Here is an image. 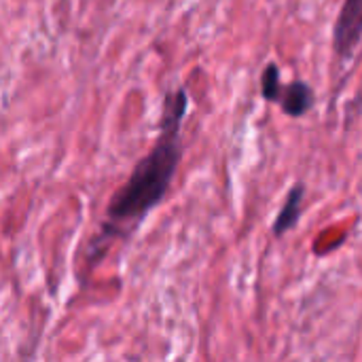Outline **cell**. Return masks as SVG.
<instances>
[{
  "instance_id": "cell-1",
  "label": "cell",
  "mask_w": 362,
  "mask_h": 362,
  "mask_svg": "<svg viewBox=\"0 0 362 362\" xmlns=\"http://www.w3.org/2000/svg\"><path fill=\"white\" fill-rule=\"evenodd\" d=\"M189 110V91L178 87L163 98L159 134L151 151L136 163L125 185H121L108 206L100 233L89 244V261L95 263L106 255L110 244L129 235L138 225L165 199L178 172L185 146L180 142L182 121Z\"/></svg>"
},
{
  "instance_id": "cell-2",
  "label": "cell",
  "mask_w": 362,
  "mask_h": 362,
  "mask_svg": "<svg viewBox=\"0 0 362 362\" xmlns=\"http://www.w3.org/2000/svg\"><path fill=\"white\" fill-rule=\"evenodd\" d=\"M362 40V0H344L333 28V49L339 59L350 62Z\"/></svg>"
},
{
  "instance_id": "cell-3",
  "label": "cell",
  "mask_w": 362,
  "mask_h": 362,
  "mask_svg": "<svg viewBox=\"0 0 362 362\" xmlns=\"http://www.w3.org/2000/svg\"><path fill=\"white\" fill-rule=\"evenodd\" d=\"M276 104L282 108V112L286 117L299 119V117H305L314 108L316 93H314L310 83H305V81H291L288 85H282Z\"/></svg>"
},
{
  "instance_id": "cell-4",
  "label": "cell",
  "mask_w": 362,
  "mask_h": 362,
  "mask_svg": "<svg viewBox=\"0 0 362 362\" xmlns=\"http://www.w3.org/2000/svg\"><path fill=\"white\" fill-rule=\"evenodd\" d=\"M303 199H305V185L303 182L293 185L286 193V199H284L274 225H272V233L276 238L286 235L288 231H293L299 225V221L303 216Z\"/></svg>"
},
{
  "instance_id": "cell-5",
  "label": "cell",
  "mask_w": 362,
  "mask_h": 362,
  "mask_svg": "<svg viewBox=\"0 0 362 362\" xmlns=\"http://www.w3.org/2000/svg\"><path fill=\"white\" fill-rule=\"evenodd\" d=\"M280 89H282L280 66L276 62H269L263 68V74H261V95H263L265 102H274L276 104V100L280 95Z\"/></svg>"
}]
</instances>
